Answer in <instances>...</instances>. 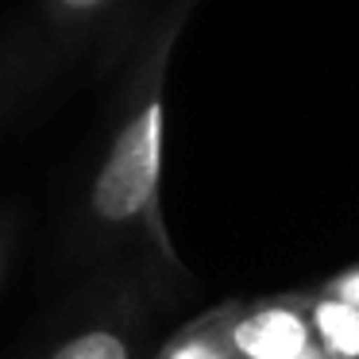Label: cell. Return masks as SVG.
Returning a JSON list of instances; mask_svg holds the SVG:
<instances>
[{
  "instance_id": "5",
  "label": "cell",
  "mask_w": 359,
  "mask_h": 359,
  "mask_svg": "<svg viewBox=\"0 0 359 359\" xmlns=\"http://www.w3.org/2000/svg\"><path fill=\"white\" fill-rule=\"evenodd\" d=\"M309 305V325L317 344L328 351L332 359H359V309L351 302L325 290L305 294Z\"/></svg>"
},
{
  "instance_id": "3",
  "label": "cell",
  "mask_w": 359,
  "mask_h": 359,
  "mask_svg": "<svg viewBox=\"0 0 359 359\" xmlns=\"http://www.w3.org/2000/svg\"><path fill=\"white\" fill-rule=\"evenodd\" d=\"M50 35L66 47H89L116 32L132 0H39Z\"/></svg>"
},
{
  "instance_id": "1",
  "label": "cell",
  "mask_w": 359,
  "mask_h": 359,
  "mask_svg": "<svg viewBox=\"0 0 359 359\" xmlns=\"http://www.w3.org/2000/svg\"><path fill=\"white\" fill-rule=\"evenodd\" d=\"M197 0H166L140 35L116 89L112 135L104 158L89 182V217L97 228L143 232L178 266L170 232L163 220V135H166V78L178 39L194 16Z\"/></svg>"
},
{
  "instance_id": "2",
  "label": "cell",
  "mask_w": 359,
  "mask_h": 359,
  "mask_svg": "<svg viewBox=\"0 0 359 359\" xmlns=\"http://www.w3.org/2000/svg\"><path fill=\"white\" fill-rule=\"evenodd\" d=\"M317 344L305 294H274L255 305H240L232 317L236 359H290Z\"/></svg>"
},
{
  "instance_id": "4",
  "label": "cell",
  "mask_w": 359,
  "mask_h": 359,
  "mask_svg": "<svg viewBox=\"0 0 359 359\" xmlns=\"http://www.w3.org/2000/svg\"><path fill=\"white\" fill-rule=\"evenodd\" d=\"M240 302H228L209 309L205 317L189 320L174 332V340L158 351V359H236L232 348V317Z\"/></svg>"
},
{
  "instance_id": "7",
  "label": "cell",
  "mask_w": 359,
  "mask_h": 359,
  "mask_svg": "<svg viewBox=\"0 0 359 359\" xmlns=\"http://www.w3.org/2000/svg\"><path fill=\"white\" fill-rule=\"evenodd\" d=\"M320 290H325V294L344 297V302H351V305L359 309V263H355V266H348V271H340L336 278H328Z\"/></svg>"
},
{
  "instance_id": "6",
  "label": "cell",
  "mask_w": 359,
  "mask_h": 359,
  "mask_svg": "<svg viewBox=\"0 0 359 359\" xmlns=\"http://www.w3.org/2000/svg\"><path fill=\"white\" fill-rule=\"evenodd\" d=\"M50 359H132L128 355V340L112 328H89V332L66 340Z\"/></svg>"
}]
</instances>
